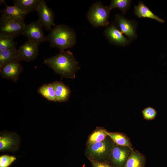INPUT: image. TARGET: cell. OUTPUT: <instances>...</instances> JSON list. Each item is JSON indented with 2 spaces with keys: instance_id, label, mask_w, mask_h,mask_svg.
<instances>
[{
  "instance_id": "1",
  "label": "cell",
  "mask_w": 167,
  "mask_h": 167,
  "mask_svg": "<svg viewBox=\"0 0 167 167\" xmlns=\"http://www.w3.org/2000/svg\"><path fill=\"white\" fill-rule=\"evenodd\" d=\"M43 62L66 78H75L76 71L80 69L79 62L69 50L60 51L56 55L45 59Z\"/></svg>"
},
{
  "instance_id": "2",
  "label": "cell",
  "mask_w": 167,
  "mask_h": 167,
  "mask_svg": "<svg viewBox=\"0 0 167 167\" xmlns=\"http://www.w3.org/2000/svg\"><path fill=\"white\" fill-rule=\"evenodd\" d=\"M51 47H56L60 51L73 47L76 42L74 30L65 24L55 25L46 36Z\"/></svg>"
},
{
  "instance_id": "3",
  "label": "cell",
  "mask_w": 167,
  "mask_h": 167,
  "mask_svg": "<svg viewBox=\"0 0 167 167\" xmlns=\"http://www.w3.org/2000/svg\"><path fill=\"white\" fill-rule=\"evenodd\" d=\"M113 143L111 139L108 136L101 142L87 146L85 152V155L88 158L108 161Z\"/></svg>"
},
{
  "instance_id": "4",
  "label": "cell",
  "mask_w": 167,
  "mask_h": 167,
  "mask_svg": "<svg viewBox=\"0 0 167 167\" xmlns=\"http://www.w3.org/2000/svg\"><path fill=\"white\" fill-rule=\"evenodd\" d=\"M111 10L104 6L101 2L92 4L89 8L87 18L92 26L95 27L108 25V21Z\"/></svg>"
},
{
  "instance_id": "5",
  "label": "cell",
  "mask_w": 167,
  "mask_h": 167,
  "mask_svg": "<svg viewBox=\"0 0 167 167\" xmlns=\"http://www.w3.org/2000/svg\"><path fill=\"white\" fill-rule=\"evenodd\" d=\"M26 24L24 21L11 19L2 15L0 19V37L15 39L23 35Z\"/></svg>"
},
{
  "instance_id": "6",
  "label": "cell",
  "mask_w": 167,
  "mask_h": 167,
  "mask_svg": "<svg viewBox=\"0 0 167 167\" xmlns=\"http://www.w3.org/2000/svg\"><path fill=\"white\" fill-rule=\"evenodd\" d=\"M133 149L117 145L114 142L108 161L114 167H124Z\"/></svg>"
},
{
  "instance_id": "7",
  "label": "cell",
  "mask_w": 167,
  "mask_h": 167,
  "mask_svg": "<svg viewBox=\"0 0 167 167\" xmlns=\"http://www.w3.org/2000/svg\"><path fill=\"white\" fill-rule=\"evenodd\" d=\"M20 139L16 132L5 131L0 134V152H15L19 148Z\"/></svg>"
},
{
  "instance_id": "8",
  "label": "cell",
  "mask_w": 167,
  "mask_h": 167,
  "mask_svg": "<svg viewBox=\"0 0 167 167\" xmlns=\"http://www.w3.org/2000/svg\"><path fill=\"white\" fill-rule=\"evenodd\" d=\"M43 26L38 20L27 24L23 33L27 40L39 43L47 41L46 36L44 35Z\"/></svg>"
},
{
  "instance_id": "9",
  "label": "cell",
  "mask_w": 167,
  "mask_h": 167,
  "mask_svg": "<svg viewBox=\"0 0 167 167\" xmlns=\"http://www.w3.org/2000/svg\"><path fill=\"white\" fill-rule=\"evenodd\" d=\"M36 11L38 13V20L43 27L48 31L50 30L52 27L55 25V15L53 11L47 6L44 0H41Z\"/></svg>"
},
{
  "instance_id": "10",
  "label": "cell",
  "mask_w": 167,
  "mask_h": 167,
  "mask_svg": "<svg viewBox=\"0 0 167 167\" xmlns=\"http://www.w3.org/2000/svg\"><path fill=\"white\" fill-rule=\"evenodd\" d=\"M40 44L37 42L27 40L18 49L19 60L26 62H31L35 60L39 54Z\"/></svg>"
},
{
  "instance_id": "11",
  "label": "cell",
  "mask_w": 167,
  "mask_h": 167,
  "mask_svg": "<svg viewBox=\"0 0 167 167\" xmlns=\"http://www.w3.org/2000/svg\"><path fill=\"white\" fill-rule=\"evenodd\" d=\"M23 70L20 61L17 60L7 63L0 67V74L2 78L16 82Z\"/></svg>"
},
{
  "instance_id": "12",
  "label": "cell",
  "mask_w": 167,
  "mask_h": 167,
  "mask_svg": "<svg viewBox=\"0 0 167 167\" xmlns=\"http://www.w3.org/2000/svg\"><path fill=\"white\" fill-rule=\"evenodd\" d=\"M104 35L110 43L117 46H125L129 43L130 41L123 36L114 23H112L106 28Z\"/></svg>"
},
{
  "instance_id": "13",
  "label": "cell",
  "mask_w": 167,
  "mask_h": 167,
  "mask_svg": "<svg viewBox=\"0 0 167 167\" xmlns=\"http://www.w3.org/2000/svg\"><path fill=\"white\" fill-rule=\"evenodd\" d=\"M115 21L119 29L128 37L130 41L137 38L135 21L129 20L120 14L116 15Z\"/></svg>"
},
{
  "instance_id": "14",
  "label": "cell",
  "mask_w": 167,
  "mask_h": 167,
  "mask_svg": "<svg viewBox=\"0 0 167 167\" xmlns=\"http://www.w3.org/2000/svg\"><path fill=\"white\" fill-rule=\"evenodd\" d=\"M5 6L4 9L1 11L2 15L8 19L18 21H24L28 14L21 9L15 6H9L3 2Z\"/></svg>"
},
{
  "instance_id": "15",
  "label": "cell",
  "mask_w": 167,
  "mask_h": 167,
  "mask_svg": "<svg viewBox=\"0 0 167 167\" xmlns=\"http://www.w3.org/2000/svg\"><path fill=\"white\" fill-rule=\"evenodd\" d=\"M51 84L54 89L57 101L62 102L68 101L71 93L69 87L61 82L55 81Z\"/></svg>"
},
{
  "instance_id": "16",
  "label": "cell",
  "mask_w": 167,
  "mask_h": 167,
  "mask_svg": "<svg viewBox=\"0 0 167 167\" xmlns=\"http://www.w3.org/2000/svg\"><path fill=\"white\" fill-rule=\"evenodd\" d=\"M134 13L139 18H146L155 20L160 23H164V20L154 14L143 2L140 1L137 6H134Z\"/></svg>"
},
{
  "instance_id": "17",
  "label": "cell",
  "mask_w": 167,
  "mask_h": 167,
  "mask_svg": "<svg viewBox=\"0 0 167 167\" xmlns=\"http://www.w3.org/2000/svg\"><path fill=\"white\" fill-rule=\"evenodd\" d=\"M146 158L144 155L137 150H133L124 167H144Z\"/></svg>"
},
{
  "instance_id": "18",
  "label": "cell",
  "mask_w": 167,
  "mask_h": 167,
  "mask_svg": "<svg viewBox=\"0 0 167 167\" xmlns=\"http://www.w3.org/2000/svg\"><path fill=\"white\" fill-rule=\"evenodd\" d=\"M107 131L103 127H96L88 136L86 146L104 140L108 136Z\"/></svg>"
},
{
  "instance_id": "19",
  "label": "cell",
  "mask_w": 167,
  "mask_h": 167,
  "mask_svg": "<svg viewBox=\"0 0 167 167\" xmlns=\"http://www.w3.org/2000/svg\"><path fill=\"white\" fill-rule=\"evenodd\" d=\"M41 0H14V5L17 6L27 13L36 11Z\"/></svg>"
},
{
  "instance_id": "20",
  "label": "cell",
  "mask_w": 167,
  "mask_h": 167,
  "mask_svg": "<svg viewBox=\"0 0 167 167\" xmlns=\"http://www.w3.org/2000/svg\"><path fill=\"white\" fill-rule=\"evenodd\" d=\"M19 60V54L16 48L0 52V67L11 62Z\"/></svg>"
},
{
  "instance_id": "21",
  "label": "cell",
  "mask_w": 167,
  "mask_h": 167,
  "mask_svg": "<svg viewBox=\"0 0 167 167\" xmlns=\"http://www.w3.org/2000/svg\"><path fill=\"white\" fill-rule=\"evenodd\" d=\"M107 135L117 145L132 148V145L129 138L124 134L108 131Z\"/></svg>"
},
{
  "instance_id": "22",
  "label": "cell",
  "mask_w": 167,
  "mask_h": 167,
  "mask_svg": "<svg viewBox=\"0 0 167 167\" xmlns=\"http://www.w3.org/2000/svg\"><path fill=\"white\" fill-rule=\"evenodd\" d=\"M38 92L49 101L58 102L54 89L51 83L45 84L40 87L38 89Z\"/></svg>"
},
{
  "instance_id": "23",
  "label": "cell",
  "mask_w": 167,
  "mask_h": 167,
  "mask_svg": "<svg viewBox=\"0 0 167 167\" xmlns=\"http://www.w3.org/2000/svg\"><path fill=\"white\" fill-rule=\"evenodd\" d=\"M131 1L130 0H112L109 7L111 10L116 8L119 9L123 14H125L129 9Z\"/></svg>"
},
{
  "instance_id": "24",
  "label": "cell",
  "mask_w": 167,
  "mask_h": 167,
  "mask_svg": "<svg viewBox=\"0 0 167 167\" xmlns=\"http://www.w3.org/2000/svg\"><path fill=\"white\" fill-rule=\"evenodd\" d=\"M17 43L14 38L11 37H0V52L16 48Z\"/></svg>"
},
{
  "instance_id": "25",
  "label": "cell",
  "mask_w": 167,
  "mask_h": 167,
  "mask_svg": "<svg viewBox=\"0 0 167 167\" xmlns=\"http://www.w3.org/2000/svg\"><path fill=\"white\" fill-rule=\"evenodd\" d=\"M142 112L144 119L147 120L154 119L157 114L156 110L151 107L145 108L142 110Z\"/></svg>"
},
{
  "instance_id": "26",
  "label": "cell",
  "mask_w": 167,
  "mask_h": 167,
  "mask_svg": "<svg viewBox=\"0 0 167 167\" xmlns=\"http://www.w3.org/2000/svg\"><path fill=\"white\" fill-rule=\"evenodd\" d=\"M16 158L14 156L3 155L0 157V167H8Z\"/></svg>"
},
{
  "instance_id": "27",
  "label": "cell",
  "mask_w": 167,
  "mask_h": 167,
  "mask_svg": "<svg viewBox=\"0 0 167 167\" xmlns=\"http://www.w3.org/2000/svg\"><path fill=\"white\" fill-rule=\"evenodd\" d=\"M92 167H114L109 161H99L92 158H88Z\"/></svg>"
}]
</instances>
